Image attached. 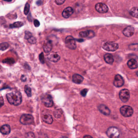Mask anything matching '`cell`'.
I'll return each instance as SVG.
<instances>
[{
    "mask_svg": "<svg viewBox=\"0 0 138 138\" xmlns=\"http://www.w3.org/2000/svg\"><path fill=\"white\" fill-rule=\"evenodd\" d=\"M0 83H1V82H0Z\"/></svg>",
    "mask_w": 138,
    "mask_h": 138,
    "instance_id": "b9f144b4",
    "label": "cell"
},
{
    "mask_svg": "<svg viewBox=\"0 0 138 138\" xmlns=\"http://www.w3.org/2000/svg\"><path fill=\"white\" fill-rule=\"evenodd\" d=\"M30 5L29 4V3H26L25 7H24V14L26 15L28 14V13H29V11H30Z\"/></svg>",
    "mask_w": 138,
    "mask_h": 138,
    "instance_id": "4316f807",
    "label": "cell"
},
{
    "mask_svg": "<svg viewBox=\"0 0 138 138\" xmlns=\"http://www.w3.org/2000/svg\"><path fill=\"white\" fill-rule=\"evenodd\" d=\"M42 120L43 122L47 124H52L53 122L52 117L50 114L43 115L42 116Z\"/></svg>",
    "mask_w": 138,
    "mask_h": 138,
    "instance_id": "44dd1931",
    "label": "cell"
},
{
    "mask_svg": "<svg viewBox=\"0 0 138 138\" xmlns=\"http://www.w3.org/2000/svg\"><path fill=\"white\" fill-rule=\"evenodd\" d=\"M6 97L9 103L15 106L20 105L22 102V95L18 91L9 92L7 94Z\"/></svg>",
    "mask_w": 138,
    "mask_h": 138,
    "instance_id": "6da1fadb",
    "label": "cell"
},
{
    "mask_svg": "<svg viewBox=\"0 0 138 138\" xmlns=\"http://www.w3.org/2000/svg\"><path fill=\"white\" fill-rule=\"evenodd\" d=\"M56 4L58 5H61L63 4L65 2V1H63V0H56L55 1Z\"/></svg>",
    "mask_w": 138,
    "mask_h": 138,
    "instance_id": "d6a6232c",
    "label": "cell"
},
{
    "mask_svg": "<svg viewBox=\"0 0 138 138\" xmlns=\"http://www.w3.org/2000/svg\"><path fill=\"white\" fill-rule=\"evenodd\" d=\"M48 59L51 62H56L60 59V57L57 53L52 52L49 53L48 56Z\"/></svg>",
    "mask_w": 138,
    "mask_h": 138,
    "instance_id": "7c38bea8",
    "label": "cell"
},
{
    "mask_svg": "<svg viewBox=\"0 0 138 138\" xmlns=\"http://www.w3.org/2000/svg\"><path fill=\"white\" fill-rule=\"evenodd\" d=\"M102 48L107 51L114 52L118 50L119 45L118 43L113 42H107L103 44Z\"/></svg>",
    "mask_w": 138,
    "mask_h": 138,
    "instance_id": "3957f363",
    "label": "cell"
},
{
    "mask_svg": "<svg viewBox=\"0 0 138 138\" xmlns=\"http://www.w3.org/2000/svg\"><path fill=\"white\" fill-rule=\"evenodd\" d=\"M84 80V77L82 75L79 74L73 75L72 77V81L75 84H80Z\"/></svg>",
    "mask_w": 138,
    "mask_h": 138,
    "instance_id": "ac0fdd59",
    "label": "cell"
},
{
    "mask_svg": "<svg viewBox=\"0 0 138 138\" xmlns=\"http://www.w3.org/2000/svg\"><path fill=\"white\" fill-rule=\"evenodd\" d=\"M120 100L124 102H126L128 101L130 97V93L129 91L126 89H124L121 90L119 94Z\"/></svg>",
    "mask_w": 138,
    "mask_h": 138,
    "instance_id": "52a82bcc",
    "label": "cell"
},
{
    "mask_svg": "<svg viewBox=\"0 0 138 138\" xmlns=\"http://www.w3.org/2000/svg\"><path fill=\"white\" fill-rule=\"evenodd\" d=\"M96 11L100 14H105L108 11V7L105 3H98L95 5Z\"/></svg>",
    "mask_w": 138,
    "mask_h": 138,
    "instance_id": "ba28073f",
    "label": "cell"
},
{
    "mask_svg": "<svg viewBox=\"0 0 138 138\" xmlns=\"http://www.w3.org/2000/svg\"><path fill=\"white\" fill-rule=\"evenodd\" d=\"M9 45L8 43L3 42L0 43V50L2 51H5L8 48Z\"/></svg>",
    "mask_w": 138,
    "mask_h": 138,
    "instance_id": "cb8c5ba5",
    "label": "cell"
},
{
    "mask_svg": "<svg viewBox=\"0 0 138 138\" xmlns=\"http://www.w3.org/2000/svg\"><path fill=\"white\" fill-rule=\"evenodd\" d=\"M65 44L67 48L71 50H75L76 48V40L72 36H68L65 39Z\"/></svg>",
    "mask_w": 138,
    "mask_h": 138,
    "instance_id": "8992f818",
    "label": "cell"
},
{
    "mask_svg": "<svg viewBox=\"0 0 138 138\" xmlns=\"http://www.w3.org/2000/svg\"><path fill=\"white\" fill-rule=\"evenodd\" d=\"M11 128L8 124L4 125L0 128V132L5 135H7L10 133Z\"/></svg>",
    "mask_w": 138,
    "mask_h": 138,
    "instance_id": "e0dca14e",
    "label": "cell"
},
{
    "mask_svg": "<svg viewBox=\"0 0 138 138\" xmlns=\"http://www.w3.org/2000/svg\"><path fill=\"white\" fill-rule=\"evenodd\" d=\"M4 104V101L3 100V98L0 96V107H2Z\"/></svg>",
    "mask_w": 138,
    "mask_h": 138,
    "instance_id": "e575fe53",
    "label": "cell"
},
{
    "mask_svg": "<svg viewBox=\"0 0 138 138\" xmlns=\"http://www.w3.org/2000/svg\"><path fill=\"white\" fill-rule=\"evenodd\" d=\"M120 112L123 116L128 118L130 117L133 114V110L132 107L129 106L124 105L120 109Z\"/></svg>",
    "mask_w": 138,
    "mask_h": 138,
    "instance_id": "7a4b0ae2",
    "label": "cell"
},
{
    "mask_svg": "<svg viewBox=\"0 0 138 138\" xmlns=\"http://www.w3.org/2000/svg\"><path fill=\"white\" fill-rule=\"evenodd\" d=\"M83 138H93V137L90 135H86L84 136Z\"/></svg>",
    "mask_w": 138,
    "mask_h": 138,
    "instance_id": "74e56055",
    "label": "cell"
},
{
    "mask_svg": "<svg viewBox=\"0 0 138 138\" xmlns=\"http://www.w3.org/2000/svg\"><path fill=\"white\" fill-rule=\"evenodd\" d=\"M88 90L87 89H84V90H82L81 92V94L83 96L85 97V96L86 95L87 93L88 92Z\"/></svg>",
    "mask_w": 138,
    "mask_h": 138,
    "instance_id": "1f68e13d",
    "label": "cell"
},
{
    "mask_svg": "<svg viewBox=\"0 0 138 138\" xmlns=\"http://www.w3.org/2000/svg\"><path fill=\"white\" fill-rule=\"evenodd\" d=\"M27 40H28V42L31 44H34L37 43L36 39L33 36L31 37L30 38L28 39Z\"/></svg>",
    "mask_w": 138,
    "mask_h": 138,
    "instance_id": "83f0119b",
    "label": "cell"
},
{
    "mask_svg": "<svg viewBox=\"0 0 138 138\" xmlns=\"http://www.w3.org/2000/svg\"><path fill=\"white\" fill-rule=\"evenodd\" d=\"M98 110L100 113L105 116H109L110 114L111 111L108 107L104 105H100L98 107Z\"/></svg>",
    "mask_w": 138,
    "mask_h": 138,
    "instance_id": "2e32d148",
    "label": "cell"
},
{
    "mask_svg": "<svg viewBox=\"0 0 138 138\" xmlns=\"http://www.w3.org/2000/svg\"><path fill=\"white\" fill-rule=\"evenodd\" d=\"M26 77L24 75H22L21 77V80L22 82H25L26 81Z\"/></svg>",
    "mask_w": 138,
    "mask_h": 138,
    "instance_id": "d590c367",
    "label": "cell"
},
{
    "mask_svg": "<svg viewBox=\"0 0 138 138\" xmlns=\"http://www.w3.org/2000/svg\"><path fill=\"white\" fill-rule=\"evenodd\" d=\"M73 13V10L71 7H68L63 10L62 16L65 18H69Z\"/></svg>",
    "mask_w": 138,
    "mask_h": 138,
    "instance_id": "9a60e30c",
    "label": "cell"
},
{
    "mask_svg": "<svg viewBox=\"0 0 138 138\" xmlns=\"http://www.w3.org/2000/svg\"><path fill=\"white\" fill-rule=\"evenodd\" d=\"M42 1H37V2L36 4L38 5H40L42 4Z\"/></svg>",
    "mask_w": 138,
    "mask_h": 138,
    "instance_id": "8d00e7d4",
    "label": "cell"
},
{
    "mask_svg": "<svg viewBox=\"0 0 138 138\" xmlns=\"http://www.w3.org/2000/svg\"><path fill=\"white\" fill-rule=\"evenodd\" d=\"M124 84V79L120 75H117L115 76L114 80L113 81V85L114 86L120 88Z\"/></svg>",
    "mask_w": 138,
    "mask_h": 138,
    "instance_id": "9c48e42d",
    "label": "cell"
},
{
    "mask_svg": "<svg viewBox=\"0 0 138 138\" xmlns=\"http://www.w3.org/2000/svg\"><path fill=\"white\" fill-rule=\"evenodd\" d=\"M34 24L35 27H38L40 25V23L38 20H35L34 21Z\"/></svg>",
    "mask_w": 138,
    "mask_h": 138,
    "instance_id": "836d02e7",
    "label": "cell"
},
{
    "mask_svg": "<svg viewBox=\"0 0 138 138\" xmlns=\"http://www.w3.org/2000/svg\"><path fill=\"white\" fill-rule=\"evenodd\" d=\"M42 102L46 107H52L54 105L52 97L50 95L45 96L42 98Z\"/></svg>",
    "mask_w": 138,
    "mask_h": 138,
    "instance_id": "30bf717a",
    "label": "cell"
},
{
    "mask_svg": "<svg viewBox=\"0 0 138 138\" xmlns=\"http://www.w3.org/2000/svg\"><path fill=\"white\" fill-rule=\"evenodd\" d=\"M24 25V23L22 22H17L14 23V24H10V27L11 28H20Z\"/></svg>",
    "mask_w": 138,
    "mask_h": 138,
    "instance_id": "603a6c76",
    "label": "cell"
},
{
    "mask_svg": "<svg viewBox=\"0 0 138 138\" xmlns=\"http://www.w3.org/2000/svg\"><path fill=\"white\" fill-rule=\"evenodd\" d=\"M32 36V33L28 31H26L25 32V36H24V38L25 39L28 40V39L30 38Z\"/></svg>",
    "mask_w": 138,
    "mask_h": 138,
    "instance_id": "f546056e",
    "label": "cell"
},
{
    "mask_svg": "<svg viewBox=\"0 0 138 138\" xmlns=\"http://www.w3.org/2000/svg\"><path fill=\"white\" fill-rule=\"evenodd\" d=\"M52 48V42L50 39H48L44 43L43 45V50L46 53H50Z\"/></svg>",
    "mask_w": 138,
    "mask_h": 138,
    "instance_id": "4fadbf2b",
    "label": "cell"
},
{
    "mask_svg": "<svg viewBox=\"0 0 138 138\" xmlns=\"http://www.w3.org/2000/svg\"><path fill=\"white\" fill-rule=\"evenodd\" d=\"M134 28L132 26H128L123 30V33L124 35L127 37H131L134 34Z\"/></svg>",
    "mask_w": 138,
    "mask_h": 138,
    "instance_id": "8fae6325",
    "label": "cell"
},
{
    "mask_svg": "<svg viewBox=\"0 0 138 138\" xmlns=\"http://www.w3.org/2000/svg\"><path fill=\"white\" fill-rule=\"evenodd\" d=\"M130 14L131 16L134 18H138V8L137 7H133L130 11Z\"/></svg>",
    "mask_w": 138,
    "mask_h": 138,
    "instance_id": "7402d4cb",
    "label": "cell"
},
{
    "mask_svg": "<svg viewBox=\"0 0 138 138\" xmlns=\"http://www.w3.org/2000/svg\"><path fill=\"white\" fill-rule=\"evenodd\" d=\"M67 138V137H61V138Z\"/></svg>",
    "mask_w": 138,
    "mask_h": 138,
    "instance_id": "ab89813d",
    "label": "cell"
},
{
    "mask_svg": "<svg viewBox=\"0 0 138 138\" xmlns=\"http://www.w3.org/2000/svg\"><path fill=\"white\" fill-rule=\"evenodd\" d=\"M104 59L107 64H112L114 62L113 56L110 54H106L104 56Z\"/></svg>",
    "mask_w": 138,
    "mask_h": 138,
    "instance_id": "ffe728a7",
    "label": "cell"
},
{
    "mask_svg": "<svg viewBox=\"0 0 138 138\" xmlns=\"http://www.w3.org/2000/svg\"><path fill=\"white\" fill-rule=\"evenodd\" d=\"M128 67L132 69H136L138 67V63L135 59H131L127 62Z\"/></svg>",
    "mask_w": 138,
    "mask_h": 138,
    "instance_id": "d6986e66",
    "label": "cell"
},
{
    "mask_svg": "<svg viewBox=\"0 0 138 138\" xmlns=\"http://www.w3.org/2000/svg\"><path fill=\"white\" fill-rule=\"evenodd\" d=\"M95 33L92 30H87L79 32V35L83 38H92L95 36Z\"/></svg>",
    "mask_w": 138,
    "mask_h": 138,
    "instance_id": "5bb4252c",
    "label": "cell"
},
{
    "mask_svg": "<svg viewBox=\"0 0 138 138\" xmlns=\"http://www.w3.org/2000/svg\"><path fill=\"white\" fill-rule=\"evenodd\" d=\"M17 138V137H14V138Z\"/></svg>",
    "mask_w": 138,
    "mask_h": 138,
    "instance_id": "60d3db41",
    "label": "cell"
},
{
    "mask_svg": "<svg viewBox=\"0 0 138 138\" xmlns=\"http://www.w3.org/2000/svg\"><path fill=\"white\" fill-rule=\"evenodd\" d=\"M77 41H78V42H82V41H84V40H83V39H77Z\"/></svg>",
    "mask_w": 138,
    "mask_h": 138,
    "instance_id": "f35d334b",
    "label": "cell"
},
{
    "mask_svg": "<svg viewBox=\"0 0 138 138\" xmlns=\"http://www.w3.org/2000/svg\"><path fill=\"white\" fill-rule=\"evenodd\" d=\"M25 137L26 138H35V135L32 132H28L26 134Z\"/></svg>",
    "mask_w": 138,
    "mask_h": 138,
    "instance_id": "f1b7e54d",
    "label": "cell"
},
{
    "mask_svg": "<svg viewBox=\"0 0 138 138\" xmlns=\"http://www.w3.org/2000/svg\"><path fill=\"white\" fill-rule=\"evenodd\" d=\"M107 134L109 138H119L120 132L116 127H111L107 130Z\"/></svg>",
    "mask_w": 138,
    "mask_h": 138,
    "instance_id": "277c9868",
    "label": "cell"
},
{
    "mask_svg": "<svg viewBox=\"0 0 138 138\" xmlns=\"http://www.w3.org/2000/svg\"><path fill=\"white\" fill-rule=\"evenodd\" d=\"M24 91L25 93L27 94L28 97H31L32 96V90L31 88L28 85H26L24 87Z\"/></svg>",
    "mask_w": 138,
    "mask_h": 138,
    "instance_id": "d4e9b609",
    "label": "cell"
},
{
    "mask_svg": "<svg viewBox=\"0 0 138 138\" xmlns=\"http://www.w3.org/2000/svg\"><path fill=\"white\" fill-rule=\"evenodd\" d=\"M39 60L41 62L42 64H44L45 63V58L44 54L43 52L41 53L39 56Z\"/></svg>",
    "mask_w": 138,
    "mask_h": 138,
    "instance_id": "4dcf8cb0",
    "label": "cell"
},
{
    "mask_svg": "<svg viewBox=\"0 0 138 138\" xmlns=\"http://www.w3.org/2000/svg\"><path fill=\"white\" fill-rule=\"evenodd\" d=\"M14 60L13 58H7L3 60V62L9 64H12L14 63Z\"/></svg>",
    "mask_w": 138,
    "mask_h": 138,
    "instance_id": "484cf974",
    "label": "cell"
},
{
    "mask_svg": "<svg viewBox=\"0 0 138 138\" xmlns=\"http://www.w3.org/2000/svg\"><path fill=\"white\" fill-rule=\"evenodd\" d=\"M20 122L23 125H30L32 124L34 118L32 115L30 114H24L21 117Z\"/></svg>",
    "mask_w": 138,
    "mask_h": 138,
    "instance_id": "5b68a950",
    "label": "cell"
}]
</instances>
